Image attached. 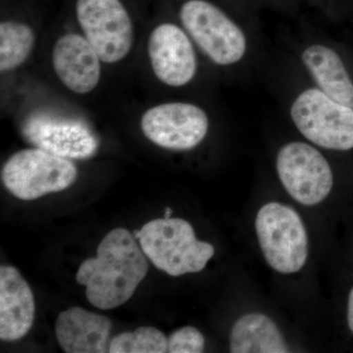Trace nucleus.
Returning a JSON list of instances; mask_svg holds the SVG:
<instances>
[{
	"instance_id": "obj_1",
	"label": "nucleus",
	"mask_w": 353,
	"mask_h": 353,
	"mask_svg": "<svg viewBox=\"0 0 353 353\" xmlns=\"http://www.w3.org/2000/svg\"><path fill=\"white\" fill-rule=\"evenodd\" d=\"M148 272L141 248L126 229L112 230L97 246L94 259L85 260L76 280L85 285L88 301L101 310L127 303Z\"/></svg>"
},
{
	"instance_id": "obj_2",
	"label": "nucleus",
	"mask_w": 353,
	"mask_h": 353,
	"mask_svg": "<svg viewBox=\"0 0 353 353\" xmlns=\"http://www.w3.org/2000/svg\"><path fill=\"white\" fill-rule=\"evenodd\" d=\"M134 236L145 256L172 277L203 270L215 253L214 246L197 240L192 225L180 218L150 221Z\"/></svg>"
},
{
	"instance_id": "obj_3",
	"label": "nucleus",
	"mask_w": 353,
	"mask_h": 353,
	"mask_svg": "<svg viewBox=\"0 0 353 353\" xmlns=\"http://www.w3.org/2000/svg\"><path fill=\"white\" fill-rule=\"evenodd\" d=\"M260 248L267 263L282 274L303 269L308 256V236L299 213L280 202L262 206L255 219Z\"/></svg>"
},
{
	"instance_id": "obj_4",
	"label": "nucleus",
	"mask_w": 353,
	"mask_h": 353,
	"mask_svg": "<svg viewBox=\"0 0 353 353\" xmlns=\"http://www.w3.org/2000/svg\"><path fill=\"white\" fill-rule=\"evenodd\" d=\"M77 176L78 170L71 159L39 148L14 153L1 170L4 187L22 201H34L68 189Z\"/></svg>"
},
{
	"instance_id": "obj_5",
	"label": "nucleus",
	"mask_w": 353,
	"mask_h": 353,
	"mask_svg": "<svg viewBox=\"0 0 353 353\" xmlns=\"http://www.w3.org/2000/svg\"><path fill=\"white\" fill-rule=\"evenodd\" d=\"M292 122L309 141L338 152L353 150V108L334 101L319 88H307L292 101Z\"/></svg>"
},
{
	"instance_id": "obj_6",
	"label": "nucleus",
	"mask_w": 353,
	"mask_h": 353,
	"mask_svg": "<svg viewBox=\"0 0 353 353\" xmlns=\"http://www.w3.org/2000/svg\"><path fill=\"white\" fill-rule=\"evenodd\" d=\"M185 31L204 54L220 66L239 63L248 52L245 32L206 0H189L181 7Z\"/></svg>"
},
{
	"instance_id": "obj_7",
	"label": "nucleus",
	"mask_w": 353,
	"mask_h": 353,
	"mask_svg": "<svg viewBox=\"0 0 353 353\" xmlns=\"http://www.w3.org/2000/svg\"><path fill=\"white\" fill-rule=\"evenodd\" d=\"M276 168L285 190L303 205L320 203L333 189L334 175L329 162L317 148L303 141L283 145Z\"/></svg>"
},
{
	"instance_id": "obj_8",
	"label": "nucleus",
	"mask_w": 353,
	"mask_h": 353,
	"mask_svg": "<svg viewBox=\"0 0 353 353\" xmlns=\"http://www.w3.org/2000/svg\"><path fill=\"white\" fill-rule=\"evenodd\" d=\"M77 19L101 61L127 57L134 41L131 17L120 0H77Z\"/></svg>"
},
{
	"instance_id": "obj_9",
	"label": "nucleus",
	"mask_w": 353,
	"mask_h": 353,
	"mask_svg": "<svg viewBox=\"0 0 353 353\" xmlns=\"http://www.w3.org/2000/svg\"><path fill=\"white\" fill-rule=\"evenodd\" d=\"M146 138L160 148L190 150L205 139L209 129L208 114L187 102H171L148 109L141 117Z\"/></svg>"
},
{
	"instance_id": "obj_10",
	"label": "nucleus",
	"mask_w": 353,
	"mask_h": 353,
	"mask_svg": "<svg viewBox=\"0 0 353 353\" xmlns=\"http://www.w3.org/2000/svg\"><path fill=\"white\" fill-rule=\"evenodd\" d=\"M22 134L36 148L67 159H87L99 148L97 134L85 121L53 114L30 116Z\"/></svg>"
},
{
	"instance_id": "obj_11",
	"label": "nucleus",
	"mask_w": 353,
	"mask_h": 353,
	"mask_svg": "<svg viewBox=\"0 0 353 353\" xmlns=\"http://www.w3.org/2000/svg\"><path fill=\"white\" fill-rule=\"evenodd\" d=\"M148 55L158 80L170 87H183L196 74L197 61L190 39L183 29L163 23L148 39Z\"/></svg>"
},
{
	"instance_id": "obj_12",
	"label": "nucleus",
	"mask_w": 353,
	"mask_h": 353,
	"mask_svg": "<svg viewBox=\"0 0 353 353\" xmlns=\"http://www.w3.org/2000/svg\"><path fill=\"white\" fill-rule=\"evenodd\" d=\"M101 58L80 34H67L55 43L52 64L65 87L76 94L92 92L101 79Z\"/></svg>"
},
{
	"instance_id": "obj_13",
	"label": "nucleus",
	"mask_w": 353,
	"mask_h": 353,
	"mask_svg": "<svg viewBox=\"0 0 353 353\" xmlns=\"http://www.w3.org/2000/svg\"><path fill=\"white\" fill-rule=\"evenodd\" d=\"M36 304L31 288L13 266L0 267V339L20 340L34 324Z\"/></svg>"
},
{
	"instance_id": "obj_14",
	"label": "nucleus",
	"mask_w": 353,
	"mask_h": 353,
	"mask_svg": "<svg viewBox=\"0 0 353 353\" xmlns=\"http://www.w3.org/2000/svg\"><path fill=\"white\" fill-rule=\"evenodd\" d=\"M111 328L106 316L81 307L62 311L55 325L58 343L67 353L108 352Z\"/></svg>"
},
{
	"instance_id": "obj_15",
	"label": "nucleus",
	"mask_w": 353,
	"mask_h": 353,
	"mask_svg": "<svg viewBox=\"0 0 353 353\" xmlns=\"http://www.w3.org/2000/svg\"><path fill=\"white\" fill-rule=\"evenodd\" d=\"M301 61L319 90L353 108V80L336 50L325 44H311L301 53Z\"/></svg>"
},
{
	"instance_id": "obj_16",
	"label": "nucleus",
	"mask_w": 353,
	"mask_h": 353,
	"mask_svg": "<svg viewBox=\"0 0 353 353\" xmlns=\"http://www.w3.org/2000/svg\"><path fill=\"white\" fill-rule=\"evenodd\" d=\"M233 353H284L289 347L276 323L261 313H248L239 318L230 333Z\"/></svg>"
},
{
	"instance_id": "obj_17",
	"label": "nucleus",
	"mask_w": 353,
	"mask_h": 353,
	"mask_svg": "<svg viewBox=\"0 0 353 353\" xmlns=\"http://www.w3.org/2000/svg\"><path fill=\"white\" fill-rule=\"evenodd\" d=\"M34 44L30 26L16 21L0 24V70L9 71L20 66L29 57Z\"/></svg>"
},
{
	"instance_id": "obj_18",
	"label": "nucleus",
	"mask_w": 353,
	"mask_h": 353,
	"mask_svg": "<svg viewBox=\"0 0 353 353\" xmlns=\"http://www.w3.org/2000/svg\"><path fill=\"white\" fill-rule=\"evenodd\" d=\"M110 353L168 352V339L154 327H139L114 336L109 343Z\"/></svg>"
},
{
	"instance_id": "obj_19",
	"label": "nucleus",
	"mask_w": 353,
	"mask_h": 353,
	"mask_svg": "<svg viewBox=\"0 0 353 353\" xmlns=\"http://www.w3.org/2000/svg\"><path fill=\"white\" fill-rule=\"evenodd\" d=\"M205 347V340L201 332L192 326L176 330L168 339V352L201 353Z\"/></svg>"
},
{
	"instance_id": "obj_20",
	"label": "nucleus",
	"mask_w": 353,
	"mask_h": 353,
	"mask_svg": "<svg viewBox=\"0 0 353 353\" xmlns=\"http://www.w3.org/2000/svg\"><path fill=\"white\" fill-rule=\"evenodd\" d=\"M347 323L348 327H350V331L353 334V288L350 292V296H348L347 303Z\"/></svg>"
},
{
	"instance_id": "obj_21",
	"label": "nucleus",
	"mask_w": 353,
	"mask_h": 353,
	"mask_svg": "<svg viewBox=\"0 0 353 353\" xmlns=\"http://www.w3.org/2000/svg\"><path fill=\"white\" fill-rule=\"evenodd\" d=\"M172 213H173V210H172V208H167L166 210H165V218H171Z\"/></svg>"
}]
</instances>
